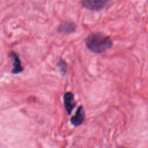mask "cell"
I'll return each mask as SVG.
<instances>
[{
    "label": "cell",
    "mask_w": 148,
    "mask_h": 148,
    "mask_svg": "<svg viewBox=\"0 0 148 148\" xmlns=\"http://www.w3.org/2000/svg\"><path fill=\"white\" fill-rule=\"evenodd\" d=\"M86 45L92 52L101 54L112 47L113 42L110 38L101 32L90 34L86 39Z\"/></svg>",
    "instance_id": "6da1fadb"
},
{
    "label": "cell",
    "mask_w": 148,
    "mask_h": 148,
    "mask_svg": "<svg viewBox=\"0 0 148 148\" xmlns=\"http://www.w3.org/2000/svg\"><path fill=\"white\" fill-rule=\"evenodd\" d=\"M112 0H81V3L86 9L92 11H99L103 9Z\"/></svg>",
    "instance_id": "7a4b0ae2"
},
{
    "label": "cell",
    "mask_w": 148,
    "mask_h": 148,
    "mask_svg": "<svg viewBox=\"0 0 148 148\" xmlns=\"http://www.w3.org/2000/svg\"><path fill=\"white\" fill-rule=\"evenodd\" d=\"M64 103L67 113L69 115L76 106L74 95L71 92H66L64 95Z\"/></svg>",
    "instance_id": "3957f363"
},
{
    "label": "cell",
    "mask_w": 148,
    "mask_h": 148,
    "mask_svg": "<svg viewBox=\"0 0 148 148\" xmlns=\"http://www.w3.org/2000/svg\"><path fill=\"white\" fill-rule=\"evenodd\" d=\"M85 120V112L82 105L77 108L75 114L71 119V123L75 127L80 125Z\"/></svg>",
    "instance_id": "277c9868"
},
{
    "label": "cell",
    "mask_w": 148,
    "mask_h": 148,
    "mask_svg": "<svg viewBox=\"0 0 148 148\" xmlns=\"http://www.w3.org/2000/svg\"><path fill=\"white\" fill-rule=\"evenodd\" d=\"M76 29V24L73 22H63L61 23L58 28L60 32L65 34H71L75 31Z\"/></svg>",
    "instance_id": "5b68a950"
},
{
    "label": "cell",
    "mask_w": 148,
    "mask_h": 148,
    "mask_svg": "<svg viewBox=\"0 0 148 148\" xmlns=\"http://www.w3.org/2000/svg\"><path fill=\"white\" fill-rule=\"evenodd\" d=\"M11 56L13 58V69L12 70V72L14 74L19 73L23 71V68L21 65V62L19 59L18 56L14 52H12L11 53Z\"/></svg>",
    "instance_id": "8992f818"
},
{
    "label": "cell",
    "mask_w": 148,
    "mask_h": 148,
    "mask_svg": "<svg viewBox=\"0 0 148 148\" xmlns=\"http://www.w3.org/2000/svg\"><path fill=\"white\" fill-rule=\"evenodd\" d=\"M57 66H58L60 72L62 75L66 74L68 69V65L66 62L62 58H60L57 63Z\"/></svg>",
    "instance_id": "52a82bcc"
}]
</instances>
